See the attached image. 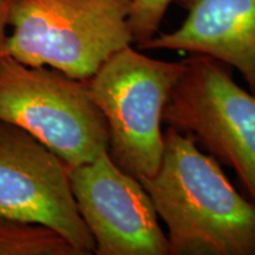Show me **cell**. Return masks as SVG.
<instances>
[{
	"label": "cell",
	"instance_id": "obj_10",
	"mask_svg": "<svg viewBox=\"0 0 255 255\" xmlns=\"http://www.w3.org/2000/svg\"><path fill=\"white\" fill-rule=\"evenodd\" d=\"M174 0H130L129 24L133 45L139 46L154 38L158 32Z\"/></svg>",
	"mask_w": 255,
	"mask_h": 255
},
{
	"label": "cell",
	"instance_id": "obj_9",
	"mask_svg": "<svg viewBox=\"0 0 255 255\" xmlns=\"http://www.w3.org/2000/svg\"><path fill=\"white\" fill-rule=\"evenodd\" d=\"M0 255H82L55 229L0 214Z\"/></svg>",
	"mask_w": 255,
	"mask_h": 255
},
{
	"label": "cell",
	"instance_id": "obj_3",
	"mask_svg": "<svg viewBox=\"0 0 255 255\" xmlns=\"http://www.w3.org/2000/svg\"><path fill=\"white\" fill-rule=\"evenodd\" d=\"M186 60L156 59L128 45L87 81L103 114L113 161L137 178L154 175L164 150L163 111Z\"/></svg>",
	"mask_w": 255,
	"mask_h": 255
},
{
	"label": "cell",
	"instance_id": "obj_1",
	"mask_svg": "<svg viewBox=\"0 0 255 255\" xmlns=\"http://www.w3.org/2000/svg\"><path fill=\"white\" fill-rule=\"evenodd\" d=\"M138 180L167 227L170 255H255V202L193 137L169 127L157 171Z\"/></svg>",
	"mask_w": 255,
	"mask_h": 255
},
{
	"label": "cell",
	"instance_id": "obj_2",
	"mask_svg": "<svg viewBox=\"0 0 255 255\" xmlns=\"http://www.w3.org/2000/svg\"><path fill=\"white\" fill-rule=\"evenodd\" d=\"M129 14L130 0H13L5 56L88 81L133 45Z\"/></svg>",
	"mask_w": 255,
	"mask_h": 255
},
{
	"label": "cell",
	"instance_id": "obj_5",
	"mask_svg": "<svg viewBox=\"0 0 255 255\" xmlns=\"http://www.w3.org/2000/svg\"><path fill=\"white\" fill-rule=\"evenodd\" d=\"M184 60L163 122L232 168L255 202V95L241 88L221 62L203 55Z\"/></svg>",
	"mask_w": 255,
	"mask_h": 255
},
{
	"label": "cell",
	"instance_id": "obj_4",
	"mask_svg": "<svg viewBox=\"0 0 255 255\" xmlns=\"http://www.w3.org/2000/svg\"><path fill=\"white\" fill-rule=\"evenodd\" d=\"M0 121L30 133L69 168L109 148L107 122L87 81L9 56L0 57Z\"/></svg>",
	"mask_w": 255,
	"mask_h": 255
},
{
	"label": "cell",
	"instance_id": "obj_6",
	"mask_svg": "<svg viewBox=\"0 0 255 255\" xmlns=\"http://www.w3.org/2000/svg\"><path fill=\"white\" fill-rule=\"evenodd\" d=\"M0 214L55 229L82 255L95 252L73 197L68 165L30 133L1 121Z\"/></svg>",
	"mask_w": 255,
	"mask_h": 255
},
{
	"label": "cell",
	"instance_id": "obj_8",
	"mask_svg": "<svg viewBox=\"0 0 255 255\" xmlns=\"http://www.w3.org/2000/svg\"><path fill=\"white\" fill-rule=\"evenodd\" d=\"M186 12L180 26L158 32L141 51L203 55L237 69L255 95V0H174Z\"/></svg>",
	"mask_w": 255,
	"mask_h": 255
},
{
	"label": "cell",
	"instance_id": "obj_7",
	"mask_svg": "<svg viewBox=\"0 0 255 255\" xmlns=\"http://www.w3.org/2000/svg\"><path fill=\"white\" fill-rule=\"evenodd\" d=\"M73 197L97 255H170L167 234L138 178L109 152L69 168Z\"/></svg>",
	"mask_w": 255,
	"mask_h": 255
},
{
	"label": "cell",
	"instance_id": "obj_11",
	"mask_svg": "<svg viewBox=\"0 0 255 255\" xmlns=\"http://www.w3.org/2000/svg\"><path fill=\"white\" fill-rule=\"evenodd\" d=\"M13 0H0V57L5 56V46L7 40L8 17Z\"/></svg>",
	"mask_w": 255,
	"mask_h": 255
}]
</instances>
